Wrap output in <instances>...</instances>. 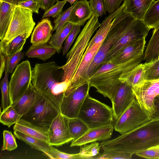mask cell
I'll return each instance as SVG.
<instances>
[{
    "label": "cell",
    "mask_w": 159,
    "mask_h": 159,
    "mask_svg": "<svg viewBox=\"0 0 159 159\" xmlns=\"http://www.w3.org/2000/svg\"><path fill=\"white\" fill-rule=\"evenodd\" d=\"M104 150L136 152L159 145V120H151L138 128L100 143Z\"/></svg>",
    "instance_id": "obj_1"
},
{
    "label": "cell",
    "mask_w": 159,
    "mask_h": 159,
    "mask_svg": "<svg viewBox=\"0 0 159 159\" xmlns=\"http://www.w3.org/2000/svg\"><path fill=\"white\" fill-rule=\"evenodd\" d=\"M32 71V84L60 110L65 92L69 85L68 82L62 80L63 70L61 66L54 61L37 63Z\"/></svg>",
    "instance_id": "obj_2"
},
{
    "label": "cell",
    "mask_w": 159,
    "mask_h": 159,
    "mask_svg": "<svg viewBox=\"0 0 159 159\" xmlns=\"http://www.w3.org/2000/svg\"><path fill=\"white\" fill-rule=\"evenodd\" d=\"M144 58V54L127 61L115 64L111 69L101 74L89 76L91 87L104 97L113 100L121 83L119 79L139 64Z\"/></svg>",
    "instance_id": "obj_3"
},
{
    "label": "cell",
    "mask_w": 159,
    "mask_h": 159,
    "mask_svg": "<svg viewBox=\"0 0 159 159\" xmlns=\"http://www.w3.org/2000/svg\"><path fill=\"white\" fill-rule=\"evenodd\" d=\"M98 18L93 14L83 27L73 47L67 53L66 63L61 66L63 70L62 81H69L76 70L90 39L100 27Z\"/></svg>",
    "instance_id": "obj_4"
},
{
    "label": "cell",
    "mask_w": 159,
    "mask_h": 159,
    "mask_svg": "<svg viewBox=\"0 0 159 159\" xmlns=\"http://www.w3.org/2000/svg\"><path fill=\"white\" fill-rule=\"evenodd\" d=\"M124 9L113 19L105 39L89 67L87 71L88 76L103 63L112 46L135 19L131 14L125 12Z\"/></svg>",
    "instance_id": "obj_5"
},
{
    "label": "cell",
    "mask_w": 159,
    "mask_h": 159,
    "mask_svg": "<svg viewBox=\"0 0 159 159\" xmlns=\"http://www.w3.org/2000/svg\"><path fill=\"white\" fill-rule=\"evenodd\" d=\"M78 117L89 129L113 123L112 107L88 95L79 111Z\"/></svg>",
    "instance_id": "obj_6"
},
{
    "label": "cell",
    "mask_w": 159,
    "mask_h": 159,
    "mask_svg": "<svg viewBox=\"0 0 159 159\" xmlns=\"http://www.w3.org/2000/svg\"><path fill=\"white\" fill-rule=\"evenodd\" d=\"M59 113L60 110L55 105L42 94L21 119L37 125L49 128Z\"/></svg>",
    "instance_id": "obj_7"
},
{
    "label": "cell",
    "mask_w": 159,
    "mask_h": 159,
    "mask_svg": "<svg viewBox=\"0 0 159 159\" xmlns=\"http://www.w3.org/2000/svg\"><path fill=\"white\" fill-rule=\"evenodd\" d=\"M151 120L149 115L141 107L135 98L115 121L114 129L123 134L135 129Z\"/></svg>",
    "instance_id": "obj_8"
},
{
    "label": "cell",
    "mask_w": 159,
    "mask_h": 159,
    "mask_svg": "<svg viewBox=\"0 0 159 159\" xmlns=\"http://www.w3.org/2000/svg\"><path fill=\"white\" fill-rule=\"evenodd\" d=\"M33 13L28 9L16 5L6 34L0 42L7 43L22 34L27 33L30 34L35 25Z\"/></svg>",
    "instance_id": "obj_9"
},
{
    "label": "cell",
    "mask_w": 159,
    "mask_h": 159,
    "mask_svg": "<svg viewBox=\"0 0 159 159\" xmlns=\"http://www.w3.org/2000/svg\"><path fill=\"white\" fill-rule=\"evenodd\" d=\"M32 69L28 60L19 64L12 75L9 83L11 105L18 100L32 83Z\"/></svg>",
    "instance_id": "obj_10"
},
{
    "label": "cell",
    "mask_w": 159,
    "mask_h": 159,
    "mask_svg": "<svg viewBox=\"0 0 159 159\" xmlns=\"http://www.w3.org/2000/svg\"><path fill=\"white\" fill-rule=\"evenodd\" d=\"M150 30L143 20L135 19L112 46L102 64L109 62L130 43L146 38Z\"/></svg>",
    "instance_id": "obj_11"
},
{
    "label": "cell",
    "mask_w": 159,
    "mask_h": 159,
    "mask_svg": "<svg viewBox=\"0 0 159 159\" xmlns=\"http://www.w3.org/2000/svg\"><path fill=\"white\" fill-rule=\"evenodd\" d=\"M90 87L88 81L76 88L66 91L60 106L61 113L68 118L78 117Z\"/></svg>",
    "instance_id": "obj_12"
},
{
    "label": "cell",
    "mask_w": 159,
    "mask_h": 159,
    "mask_svg": "<svg viewBox=\"0 0 159 159\" xmlns=\"http://www.w3.org/2000/svg\"><path fill=\"white\" fill-rule=\"evenodd\" d=\"M132 89L139 105L150 116L154 111V99L159 94V79L145 80Z\"/></svg>",
    "instance_id": "obj_13"
},
{
    "label": "cell",
    "mask_w": 159,
    "mask_h": 159,
    "mask_svg": "<svg viewBox=\"0 0 159 159\" xmlns=\"http://www.w3.org/2000/svg\"><path fill=\"white\" fill-rule=\"evenodd\" d=\"M69 118L59 113L49 128V143L51 145L60 146L73 140L69 128Z\"/></svg>",
    "instance_id": "obj_14"
},
{
    "label": "cell",
    "mask_w": 159,
    "mask_h": 159,
    "mask_svg": "<svg viewBox=\"0 0 159 159\" xmlns=\"http://www.w3.org/2000/svg\"><path fill=\"white\" fill-rule=\"evenodd\" d=\"M102 44L93 45L86 50L76 70L69 81V85L66 91L69 90L89 81L87 71L89 67Z\"/></svg>",
    "instance_id": "obj_15"
},
{
    "label": "cell",
    "mask_w": 159,
    "mask_h": 159,
    "mask_svg": "<svg viewBox=\"0 0 159 159\" xmlns=\"http://www.w3.org/2000/svg\"><path fill=\"white\" fill-rule=\"evenodd\" d=\"M135 98L132 87L125 82H121L111 102L114 119L115 121L127 109Z\"/></svg>",
    "instance_id": "obj_16"
},
{
    "label": "cell",
    "mask_w": 159,
    "mask_h": 159,
    "mask_svg": "<svg viewBox=\"0 0 159 159\" xmlns=\"http://www.w3.org/2000/svg\"><path fill=\"white\" fill-rule=\"evenodd\" d=\"M114 129L113 123L89 129L80 138L72 141L70 147L81 146L97 141L107 140L111 138Z\"/></svg>",
    "instance_id": "obj_17"
},
{
    "label": "cell",
    "mask_w": 159,
    "mask_h": 159,
    "mask_svg": "<svg viewBox=\"0 0 159 159\" xmlns=\"http://www.w3.org/2000/svg\"><path fill=\"white\" fill-rule=\"evenodd\" d=\"M145 38L130 43L109 62L118 64L143 55L146 43Z\"/></svg>",
    "instance_id": "obj_18"
},
{
    "label": "cell",
    "mask_w": 159,
    "mask_h": 159,
    "mask_svg": "<svg viewBox=\"0 0 159 159\" xmlns=\"http://www.w3.org/2000/svg\"><path fill=\"white\" fill-rule=\"evenodd\" d=\"M93 15L89 1L80 0L76 1V4L72 10L67 22L75 25H84Z\"/></svg>",
    "instance_id": "obj_19"
},
{
    "label": "cell",
    "mask_w": 159,
    "mask_h": 159,
    "mask_svg": "<svg viewBox=\"0 0 159 159\" xmlns=\"http://www.w3.org/2000/svg\"><path fill=\"white\" fill-rule=\"evenodd\" d=\"M53 28L48 18H44L38 23L31 34L30 43L33 45L46 44L52 36Z\"/></svg>",
    "instance_id": "obj_20"
},
{
    "label": "cell",
    "mask_w": 159,
    "mask_h": 159,
    "mask_svg": "<svg viewBox=\"0 0 159 159\" xmlns=\"http://www.w3.org/2000/svg\"><path fill=\"white\" fill-rule=\"evenodd\" d=\"M41 95V93L31 83L25 93L11 105L22 117L31 108Z\"/></svg>",
    "instance_id": "obj_21"
},
{
    "label": "cell",
    "mask_w": 159,
    "mask_h": 159,
    "mask_svg": "<svg viewBox=\"0 0 159 159\" xmlns=\"http://www.w3.org/2000/svg\"><path fill=\"white\" fill-rule=\"evenodd\" d=\"M13 129L49 142V128L34 125L21 119L15 124Z\"/></svg>",
    "instance_id": "obj_22"
},
{
    "label": "cell",
    "mask_w": 159,
    "mask_h": 159,
    "mask_svg": "<svg viewBox=\"0 0 159 159\" xmlns=\"http://www.w3.org/2000/svg\"><path fill=\"white\" fill-rule=\"evenodd\" d=\"M125 7L124 2L118 9L105 17L100 24L99 28L95 34L89 42L86 50L89 49L94 44H102L111 26L113 19L124 9Z\"/></svg>",
    "instance_id": "obj_23"
},
{
    "label": "cell",
    "mask_w": 159,
    "mask_h": 159,
    "mask_svg": "<svg viewBox=\"0 0 159 159\" xmlns=\"http://www.w3.org/2000/svg\"><path fill=\"white\" fill-rule=\"evenodd\" d=\"M155 0H124V11L136 19L143 20L145 14Z\"/></svg>",
    "instance_id": "obj_24"
},
{
    "label": "cell",
    "mask_w": 159,
    "mask_h": 159,
    "mask_svg": "<svg viewBox=\"0 0 159 159\" xmlns=\"http://www.w3.org/2000/svg\"><path fill=\"white\" fill-rule=\"evenodd\" d=\"M16 5L0 0V39L5 38Z\"/></svg>",
    "instance_id": "obj_25"
},
{
    "label": "cell",
    "mask_w": 159,
    "mask_h": 159,
    "mask_svg": "<svg viewBox=\"0 0 159 159\" xmlns=\"http://www.w3.org/2000/svg\"><path fill=\"white\" fill-rule=\"evenodd\" d=\"M30 34L27 33L22 34L7 43L0 42V52L8 58L17 52L21 51L26 40Z\"/></svg>",
    "instance_id": "obj_26"
},
{
    "label": "cell",
    "mask_w": 159,
    "mask_h": 159,
    "mask_svg": "<svg viewBox=\"0 0 159 159\" xmlns=\"http://www.w3.org/2000/svg\"><path fill=\"white\" fill-rule=\"evenodd\" d=\"M146 70L145 63L138 65L132 70L120 78V82H125L132 88L140 85L144 81Z\"/></svg>",
    "instance_id": "obj_27"
},
{
    "label": "cell",
    "mask_w": 159,
    "mask_h": 159,
    "mask_svg": "<svg viewBox=\"0 0 159 159\" xmlns=\"http://www.w3.org/2000/svg\"><path fill=\"white\" fill-rule=\"evenodd\" d=\"M57 52L56 49L49 44H32L25 53L29 58H36L45 61Z\"/></svg>",
    "instance_id": "obj_28"
},
{
    "label": "cell",
    "mask_w": 159,
    "mask_h": 159,
    "mask_svg": "<svg viewBox=\"0 0 159 159\" xmlns=\"http://www.w3.org/2000/svg\"><path fill=\"white\" fill-rule=\"evenodd\" d=\"M159 55V25L154 28L144 53L143 60L148 63L157 59Z\"/></svg>",
    "instance_id": "obj_29"
},
{
    "label": "cell",
    "mask_w": 159,
    "mask_h": 159,
    "mask_svg": "<svg viewBox=\"0 0 159 159\" xmlns=\"http://www.w3.org/2000/svg\"><path fill=\"white\" fill-rule=\"evenodd\" d=\"M14 136L30 145L32 148L44 153L49 150L51 146L49 142L29 135L17 130L14 131Z\"/></svg>",
    "instance_id": "obj_30"
},
{
    "label": "cell",
    "mask_w": 159,
    "mask_h": 159,
    "mask_svg": "<svg viewBox=\"0 0 159 159\" xmlns=\"http://www.w3.org/2000/svg\"><path fill=\"white\" fill-rule=\"evenodd\" d=\"M75 25L71 23L67 22L58 31L52 35L49 44L56 49L57 53L60 52L63 42Z\"/></svg>",
    "instance_id": "obj_31"
},
{
    "label": "cell",
    "mask_w": 159,
    "mask_h": 159,
    "mask_svg": "<svg viewBox=\"0 0 159 159\" xmlns=\"http://www.w3.org/2000/svg\"><path fill=\"white\" fill-rule=\"evenodd\" d=\"M69 128L70 135L75 141L82 137L89 129L87 125L78 117L69 118Z\"/></svg>",
    "instance_id": "obj_32"
},
{
    "label": "cell",
    "mask_w": 159,
    "mask_h": 159,
    "mask_svg": "<svg viewBox=\"0 0 159 159\" xmlns=\"http://www.w3.org/2000/svg\"><path fill=\"white\" fill-rule=\"evenodd\" d=\"M143 20L150 29L159 25V0L153 2L146 12Z\"/></svg>",
    "instance_id": "obj_33"
},
{
    "label": "cell",
    "mask_w": 159,
    "mask_h": 159,
    "mask_svg": "<svg viewBox=\"0 0 159 159\" xmlns=\"http://www.w3.org/2000/svg\"><path fill=\"white\" fill-rule=\"evenodd\" d=\"M21 117V116L18 114L15 108L10 105L1 112L0 121L3 125L9 128L17 123Z\"/></svg>",
    "instance_id": "obj_34"
},
{
    "label": "cell",
    "mask_w": 159,
    "mask_h": 159,
    "mask_svg": "<svg viewBox=\"0 0 159 159\" xmlns=\"http://www.w3.org/2000/svg\"><path fill=\"white\" fill-rule=\"evenodd\" d=\"M9 73L5 70L4 76L0 82L1 92V108L4 110L11 105L10 97L8 75Z\"/></svg>",
    "instance_id": "obj_35"
},
{
    "label": "cell",
    "mask_w": 159,
    "mask_h": 159,
    "mask_svg": "<svg viewBox=\"0 0 159 159\" xmlns=\"http://www.w3.org/2000/svg\"><path fill=\"white\" fill-rule=\"evenodd\" d=\"M50 158L54 159H88L87 157L79 153L71 154L65 153L58 150L51 145L50 149L44 153Z\"/></svg>",
    "instance_id": "obj_36"
},
{
    "label": "cell",
    "mask_w": 159,
    "mask_h": 159,
    "mask_svg": "<svg viewBox=\"0 0 159 159\" xmlns=\"http://www.w3.org/2000/svg\"><path fill=\"white\" fill-rule=\"evenodd\" d=\"M101 154H99L92 159H130L132 157V154L124 152L112 150H104Z\"/></svg>",
    "instance_id": "obj_37"
},
{
    "label": "cell",
    "mask_w": 159,
    "mask_h": 159,
    "mask_svg": "<svg viewBox=\"0 0 159 159\" xmlns=\"http://www.w3.org/2000/svg\"><path fill=\"white\" fill-rule=\"evenodd\" d=\"M146 70L144 74L145 80L159 79V60L149 62H145Z\"/></svg>",
    "instance_id": "obj_38"
},
{
    "label": "cell",
    "mask_w": 159,
    "mask_h": 159,
    "mask_svg": "<svg viewBox=\"0 0 159 159\" xmlns=\"http://www.w3.org/2000/svg\"><path fill=\"white\" fill-rule=\"evenodd\" d=\"M79 153L86 157L88 159H92L99 154L101 148L100 144L97 142L91 143L90 144L80 146Z\"/></svg>",
    "instance_id": "obj_39"
},
{
    "label": "cell",
    "mask_w": 159,
    "mask_h": 159,
    "mask_svg": "<svg viewBox=\"0 0 159 159\" xmlns=\"http://www.w3.org/2000/svg\"><path fill=\"white\" fill-rule=\"evenodd\" d=\"M76 4L75 3L70 7L64 10L57 17L54 21V24L53 31L55 30L56 32L58 31L67 23L71 12Z\"/></svg>",
    "instance_id": "obj_40"
},
{
    "label": "cell",
    "mask_w": 159,
    "mask_h": 159,
    "mask_svg": "<svg viewBox=\"0 0 159 159\" xmlns=\"http://www.w3.org/2000/svg\"><path fill=\"white\" fill-rule=\"evenodd\" d=\"M24 53L20 51L10 57L6 58V66L5 70L11 74L15 70L20 61L23 59Z\"/></svg>",
    "instance_id": "obj_41"
},
{
    "label": "cell",
    "mask_w": 159,
    "mask_h": 159,
    "mask_svg": "<svg viewBox=\"0 0 159 159\" xmlns=\"http://www.w3.org/2000/svg\"><path fill=\"white\" fill-rule=\"evenodd\" d=\"M3 142L2 148V150L11 151L17 147L14 136L11 132L7 130L3 131Z\"/></svg>",
    "instance_id": "obj_42"
},
{
    "label": "cell",
    "mask_w": 159,
    "mask_h": 159,
    "mask_svg": "<svg viewBox=\"0 0 159 159\" xmlns=\"http://www.w3.org/2000/svg\"><path fill=\"white\" fill-rule=\"evenodd\" d=\"M66 1L58 0L56 4L49 9L45 11L42 18L51 17L57 18L62 12L63 8L66 2Z\"/></svg>",
    "instance_id": "obj_43"
},
{
    "label": "cell",
    "mask_w": 159,
    "mask_h": 159,
    "mask_svg": "<svg viewBox=\"0 0 159 159\" xmlns=\"http://www.w3.org/2000/svg\"><path fill=\"white\" fill-rule=\"evenodd\" d=\"M81 26L80 25H75L67 37L62 48L63 56H64L67 53L74 40L80 32Z\"/></svg>",
    "instance_id": "obj_44"
},
{
    "label": "cell",
    "mask_w": 159,
    "mask_h": 159,
    "mask_svg": "<svg viewBox=\"0 0 159 159\" xmlns=\"http://www.w3.org/2000/svg\"><path fill=\"white\" fill-rule=\"evenodd\" d=\"M93 14L98 18L106 14V10L103 0H89Z\"/></svg>",
    "instance_id": "obj_45"
},
{
    "label": "cell",
    "mask_w": 159,
    "mask_h": 159,
    "mask_svg": "<svg viewBox=\"0 0 159 159\" xmlns=\"http://www.w3.org/2000/svg\"><path fill=\"white\" fill-rule=\"evenodd\" d=\"M135 154L140 157L148 159H159V153L153 147L138 152Z\"/></svg>",
    "instance_id": "obj_46"
},
{
    "label": "cell",
    "mask_w": 159,
    "mask_h": 159,
    "mask_svg": "<svg viewBox=\"0 0 159 159\" xmlns=\"http://www.w3.org/2000/svg\"><path fill=\"white\" fill-rule=\"evenodd\" d=\"M24 8L31 10L33 13H39V9L41 8L39 2L34 0H30L20 2L18 4Z\"/></svg>",
    "instance_id": "obj_47"
},
{
    "label": "cell",
    "mask_w": 159,
    "mask_h": 159,
    "mask_svg": "<svg viewBox=\"0 0 159 159\" xmlns=\"http://www.w3.org/2000/svg\"><path fill=\"white\" fill-rule=\"evenodd\" d=\"M106 10L110 14L113 13L120 7L124 0H103Z\"/></svg>",
    "instance_id": "obj_48"
},
{
    "label": "cell",
    "mask_w": 159,
    "mask_h": 159,
    "mask_svg": "<svg viewBox=\"0 0 159 159\" xmlns=\"http://www.w3.org/2000/svg\"><path fill=\"white\" fill-rule=\"evenodd\" d=\"M154 111L150 116L151 120H159V94L153 101Z\"/></svg>",
    "instance_id": "obj_49"
},
{
    "label": "cell",
    "mask_w": 159,
    "mask_h": 159,
    "mask_svg": "<svg viewBox=\"0 0 159 159\" xmlns=\"http://www.w3.org/2000/svg\"><path fill=\"white\" fill-rule=\"evenodd\" d=\"M58 0H40L39 4L41 8L46 11L55 5Z\"/></svg>",
    "instance_id": "obj_50"
},
{
    "label": "cell",
    "mask_w": 159,
    "mask_h": 159,
    "mask_svg": "<svg viewBox=\"0 0 159 159\" xmlns=\"http://www.w3.org/2000/svg\"><path fill=\"white\" fill-rule=\"evenodd\" d=\"M0 79L2 78L3 73L5 70L6 66V58L4 55L0 52Z\"/></svg>",
    "instance_id": "obj_51"
},
{
    "label": "cell",
    "mask_w": 159,
    "mask_h": 159,
    "mask_svg": "<svg viewBox=\"0 0 159 159\" xmlns=\"http://www.w3.org/2000/svg\"><path fill=\"white\" fill-rule=\"evenodd\" d=\"M6 2L17 5L20 2L30 0H2ZM39 2V3L40 0H34Z\"/></svg>",
    "instance_id": "obj_52"
},
{
    "label": "cell",
    "mask_w": 159,
    "mask_h": 159,
    "mask_svg": "<svg viewBox=\"0 0 159 159\" xmlns=\"http://www.w3.org/2000/svg\"><path fill=\"white\" fill-rule=\"evenodd\" d=\"M63 1H66V2H69L71 6H72L73 4L77 0H62Z\"/></svg>",
    "instance_id": "obj_53"
},
{
    "label": "cell",
    "mask_w": 159,
    "mask_h": 159,
    "mask_svg": "<svg viewBox=\"0 0 159 159\" xmlns=\"http://www.w3.org/2000/svg\"><path fill=\"white\" fill-rule=\"evenodd\" d=\"M159 153V145L153 147Z\"/></svg>",
    "instance_id": "obj_54"
},
{
    "label": "cell",
    "mask_w": 159,
    "mask_h": 159,
    "mask_svg": "<svg viewBox=\"0 0 159 159\" xmlns=\"http://www.w3.org/2000/svg\"><path fill=\"white\" fill-rule=\"evenodd\" d=\"M157 59L159 60V56H158V59Z\"/></svg>",
    "instance_id": "obj_55"
}]
</instances>
